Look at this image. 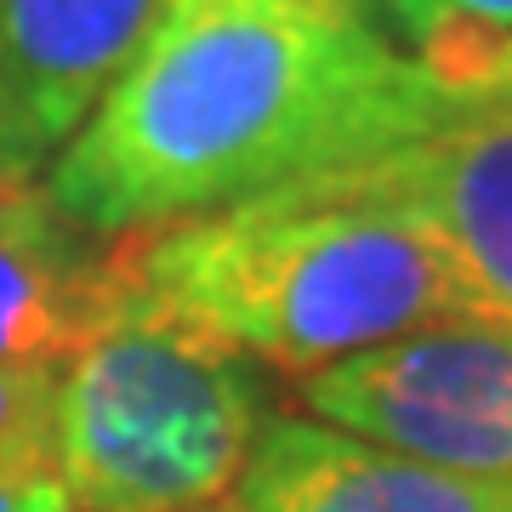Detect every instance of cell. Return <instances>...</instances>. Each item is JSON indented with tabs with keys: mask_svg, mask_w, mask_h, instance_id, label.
I'll list each match as a JSON object with an SVG mask.
<instances>
[{
	"mask_svg": "<svg viewBox=\"0 0 512 512\" xmlns=\"http://www.w3.org/2000/svg\"><path fill=\"white\" fill-rule=\"evenodd\" d=\"M336 183L399 211L439 251L461 313L512 319V114L336 171Z\"/></svg>",
	"mask_w": 512,
	"mask_h": 512,
	"instance_id": "cell-5",
	"label": "cell"
},
{
	"mask_svg": "<svg viewBox=\"0 0 512 512\" xmlns=\"http://www.w3.org/2000/svg\"><path fill=\"white\" fill-rule=\"evenodd\" d=\"M382 23L450 92L512 114V0H376Z\"/></svg>",
	"mask_w": 512,
	"mask_h": 512,
	"instance_id": "cell-9",
	"label": "cell"
},
{
	"mask_svg": "<svg viewBox=\"0 0 512 512\" xmlns=\"http://www.w3.org/2000/svg\"><path fill=\"white\" fill-rule=\"evenodd\" d=\"M484 120L359 6L160 0L154 29L52 160L92 234H137L336 177Z\"/></svg>",
	"mask_w": 512,
	"mask_h": 512,
	"instance_id": "cell-1",
	"label": "cell"
},
{
	"mask_svg": "<svg viewBox=\"0 0 512 512\" xmlns=\"http://www.w3.org/2000/svg\"><path fill=\"white\" fill-rule=\"evenodd\" d=\"M114 302V245L52 183L0 171V365L63 370Z\"/></svg>",
	"mask_w": 512,
	"mask_h": 512,
	"instance_id": "cell-8",
	"label": "cell"
},
{
	"mask_svg": "<svg viewBox=\"0 0 512 512\" xmlns=\"http://www.w3.org/2000/svg\"><path fill=\"white\" fill-rule=\"evenodd\" d=\"M302 410L461 478L512 484V319L444 313L302 376Z\"/></svg>",
	"mask_w": 512,
	"mask_h": 512,
	"instance_id": "cell-4",
	"label": "cell"
},
{
	"mask_svg": "<svg viewBox=\"0 0 512 512\" xmlns=\"http://www.w3.org/2000/svg\"><path fill=\"white\" fill-rule=\"evenodd\" d=\"M57 421V370L0 365V467L52 461Z\"/></svg>",
	"mask_w": 512,
	"mask_h": 512,
	"instance_id": "cell-10",
	"label": "cell"
},
{
	"mask_svg": "<svg viewBox=\"0 0 512 512\" xmlns=\"http://www.w3.org/2000/svg\"><path fill=\"white\" fill-rule=\"evenodd\" d=\"M268 382L114 274V302L57 370L52 467L74 512H200L228 501Z\"/></svg>",
	"mask_w": 512,
	"mask_h": 512,
	"instance_id": "cell-3",
	"label": "cell"
},
{
	"mask_svg": "<svg viewBox=\"0 0 512 512\" xmlns=\"http://www.w3.org/2000/svg\"><path fill=\"white\" fill-rule=\"evenodd\" d=\"M114 274L194 336L291 376L461 313L439 251L336 177L120 234Z\"/></svg>",
	"mask_w": 512,
	"mask_h": 512,
	"instance_id": "cell-2",
	"label": "cell"
},
{
	"mask_svg": "<svg viewBox=\"0 0 512 512\" xmlns=\"http://www.w3.org/2000/svg\"><path fill=\"white\" fill-rule=\"evenodd\" d=\"M319 6H359L365 12V0H319Z\"/></svg>",
	"mask_w": 512,
	"mask_h": 512,
	"instance_id": "cell-12",
	"label": "cell"
},
{
	"mask_svg": "<svg viewBox=\"0 0 512 512\" xmlns=\"http://www.w3.org/2000/svg\"><path fill=\"white\" fill-rule=\"evenodd\" d=\"M200 512H228V507H222V501H217V507H200Z\"/></svg>",
	"mask_w": 512,
	"mask_h": 512,
	"instance_id": "cell-13",
	"label": "cell"
},
{
	"mask_svg": "<svg viewBox=\"0 0 512 512\" xmlns=\"http://www.w3.org/2000/svg\"><path fill=\"white\" fill-rule=\"evenodd\" d=\"M0 512H74V501L52 461H29V467H0Z\"/></svg>",
	"mask_w": 512,
	"mask_h": 512,
	"instance_id": "cell-11",
	"label": "cell"
},
{
	"mask_svg": "<svg viewBox=\"0 0 512 512\" xmlns=\"http://www.w3.org/2000/svg\"><path fill=\"white\" fill-rule=\"evenodd\" d=\"M160 0H0V171L40 177L154 29Z\"/></svg>",
	"mask_w": 512,
	"mask_h": 512,
	"instance_id": "cell-6",
	"label": "cell"
},
{
	"mask_svg": "<svg viewBox=\"0 0 512 512\" xmlns=\"http://www.w3.org/2000/svg\"><path fill=\"white\" fill-rule=\"evenodd\" d=\"M228 512H512V484L461 478L313 416H268Z\"/></svg>",
	"mask_w": 512,
	"mask_h": 512,
	"instance_id": "cell-7",
	"label": "cell"
}]
</instances>
